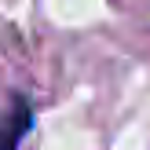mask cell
<instances>
[{
    "label": "cell",
    "instance_id": "6da1fadb",
    "mask_svg": "<svg viewBox=\"0 0 150 150\" xmlns=\"http://www.w3.org/2000/svg\"><path fill=\"white\" fill-rule=\"evenodd\" d=\"M29 125H33V106H29V99L15 95L7 117L0 121V150H18L26 132H29Z\"/></svg>",
    "mask_w": 150,
    "mask_h": 150
}]
</instances>
